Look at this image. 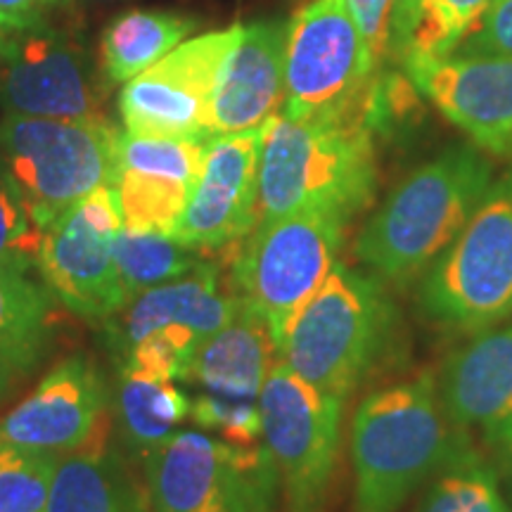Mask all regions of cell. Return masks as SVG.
I'll return each mask as SVG.
<instances>
[{
	"label": "cell",
	"mask_w": 512,
	"mask_h": 512,
	"mask_svg": "<svg viewBox=\"0 0 512 512\" xmlns=\"http://www.w3.org/2000/svg\"><path fill=\"white\" fill-rule=\"evenodd\" d=\"M119 136L110 119L8 114L0 124V169L46 230L91 192L105 185L114 188Z\"/></svg>",
	"instance_id": "277c9868"
},
{
	"label": "cell",
	"mask_w": 512,
	"mask_h": 512,
	"mask_svg": "<svg viewBox=\"0 0 512 512\" xmlns=\"http://www.w3.org/2000/svg\"><path fill=\"white\" fill-rule=\"evenodd\" d=\"M491 188V164L472 147H451L396 188L356 242L377 275L406 283L425 271L475 214Z\"/></svg>",
	"instance_id": "7a4b0ae2"
},
{
	"label": "cell",
	"mask_w": 512,
	"mask_h": 512,
	"mask_svg": "<svg viewBox=\"0 0 512 512\" xmlns=\"http://www.w3.org/2000/svg\"><path fill=\"white\" fill-rule=\"evenodd\" d=\"M453 55H512V0H496Z\"/></svg>",
	"instance_id": "1f68e13d"
},
{
	"label": "cell",
	"mask_w": 512,
	"mask_h": 512,
	"mask_svg": "<svg viewBox=\"0 0 512 512\" xmlns=\"http://www.w3.org/2000/svg\"><path fill=\"white\" fill-rule=\"evenodd\" d=\"M261 437L290 512H323L339 448L342 401L275 361L259 394Z\"/></svg>",
	"instance_id": "30bf717a"
},
{
	"label": "cell",
	"mask_w": 512,
	"mask_h": 512,
	"mask_svg": "<svg viewBox=\"0 0 512 512\" xmlns=\"http://www.w3.org/2000/svg\"><path fill=\"white\" fill-rule=\"evenodd\" d=\"M268 325L240 302L235 316L192 354L183 380L202 394L233 403H259L261 387L278 361Z\"/></svg>",
	"instance_id": "ffe728a7"
},
{
	"label": "cell",
	"mask_w": 512,
	"mask_h": 512,
	"mask_svg": "<svg viewBox=\"0 0 512 512\" xmlns=\"http://www.w3.org/2000/svg\"><path fill=\"white\" fill-rule=\"evenodd\" d=\"M406 72L479 147L512 150V55H448L406 64Z\"/></svg>",
	"instance_id": "e0dca14e"
},
{
	"label": "cell",
	"mask_w": 512,
	"mask_h": 512,
	"mask_svg": "<svg viewBox=\"0 0 512 512\" xmlns=\"http://www.w3.org/2000/svg\"><path fill=\"white\" fill-rule=\"evenodd\" d=\"M434 318L486 328L512 313V174L486 190L475 214L422 287Z\"/></svg>",
	"instance_id": "9c48e42d"
},
{
	"label": "cell",
	"mask_w": 512,
	"mask_h": 512,
	"mask_svg": "<svg viewBox=\"0 0 512 512\" xmlns=\"http://www.w3.org/2000/svg\"><path fill=\"white\" fill-rule=\"evenodd\" d=\"M114 264L126 302L152 287L185 278L200 271V252L183 247L171 235L147 233V230L121 228L114 240Z\"/></svg>",
	"instance_id": "4316f807"
},
{
	"label": "cell",
	"mask_w": 512,
	"mask_h": 512,
	"mask_svg": "<svg viewBox=\"0 0 512 512\" xmlns=\"http://www.w3.org/2000/svg\"><path fill=\"white\" fill-rule=\"evenodd\" d=\"M107 437V389L86 356L55 366L19 406L0 418V444L64 456L102 446Z\"/></svg>",
	"instance_id": "9a60e30c"
},
{
	"label": "cell",
	"mask_w": 512,
	"mask_h": 512,
	"mask_svg": "<svg viewBox=\"0 0 512 512\" xmlns=\"http://www.w3.org/2000/svg\"><path fill=\"white\" fill-rule=\"evenodd\" d=\"M124 228L117 188H98L43 233L38 271L57 302L83 318H110L126 304L114 240Z\"/></svg>",
	"instance_id": "8fae6325"
},
{
	"label": "cell",
	"mask_w": 512,
	"mask_h": 512,
	"mask_svg": "<svg viewBox=\"0 0 512 512\" xmlns=\"http://www.w3.org/2000/svg\"><path fill=\"white\" fill-rule=\"evenodd\" d=\"M48 512H152L147 486L105 444L57 460Z\"/></svg>",
	"instance_id": "7402d4cb"
},
{
	"label": "cell",
	"mask_w": 512,
	"mask_h": 512,
	"mask_svg": "<svg viewBox=\"0 0 512 512\" xmlns=\"http://www.w3.org/2000/svg\"><path fill=\"white\" fill-rule=\"evenodd\" d=\"M117 411L128 446L140 458L174 437L176 427L190 418V401L174 380L121 370Z\"/></svg>",
	"instance_id": "484cf974"
},
{
	"label": "cell",
	"mask_w": 512,
	"mask_h": 512,
	"mask_svg": "<svg viewBox=\"0 0 512 512\" xmlns=\"http://www.w3.org/2000/svg\"><path fill=\"white\" fill-rule=\"evenodd\" d=\"M190 418L200 427L216 430L230 444H256L261 437L259 403H233L200 394L190 401Z\"/></svg>",
	"instance_id": "4dcf8cb0"
},
{
	"label": "cell",
	"mask_w": 512,
	"mask_h": 512,
	"mask_svg": "<svg viewBox=\"0 0 512 512\" xmlns=\"http://www.w3.org/2000/svg\"><path fill=\"white\" fill-rule=\"evenodd\" d=\"M238 306V294L223 292L219 273L202 266L185 278L145 290L121 306L119 320L112 325L114 347L124 356L147 335H162L190 361L204 339L235 316Z\"/></svg>",
	"instance_id": "ac0fdd59"
},
{
	"label": "cell",
	"mask_w": 512,
	"mask_h": 512,
	"mask_svg": "<svg viewBox=\"0 0 512 512\" xmlns=\"http://www.w3.org/2000/svg\"><path fill=\"white\" fill-rule=\"evenodd\" d=\"M394 3L396 0H349L358 29L366 38V46L377 64L387 55L389 15H392Z\"/></svg>",
	"instance_id": "d6a6232c"
},
{
	"label": "cell",
	"mask_w": 512,
	"mask_h": 512,
	"mask_svg": "<svg viewBox=\"0 0 512 512\" xmlns=\"http://www.w3.org/2000/svg\"><path fill=\"white\" fill-rule=\"evenodd\" d=\"M441 408L453 427H484L512 413V325L482 330L448 358Z\"/></svg>",
	"instance_id": "44dd1931"
},
{
	"label": "cell",
	"mask_w": 512,
	"mask_h": 512,
	"mask_svg": "<svg viewBox=\"0 0 512 512\" xmlns=\"http://www.w3.org/2000/svg\"><path fill=\"white\" fill-rule=\"evenodd\" d=\"M15 377H17L15 370H12L8 363H5L3 358H0V399H3V396L8 394L10 384H12V380H15Z\"/></svg>",
	"instance_id": "d590c367"
},
{
	"label": "cell",
	"mask_w": 512,
	"mask_h": 512,
	"mask_svg": "<svg viewBox=\"0 0 512 512\" xmlns=\"http://www.w3.org/2000/svg\"><path fill=\"white\" fill-rule=\"evenodd\" d=\"M415 512H512L496 472L472 448L441 467Z\"/></svg>",
	"instance_id": "83f0119b"
},
{
	"label": "cell",
	"mask_w": 512,
	"mask_h": 512,
	"mask_svg": "<svg viewBox=\"0 0 512 512\" xmlns=\"http://www.w3.org/2000/svg\"><path fill=\"white\" fill-rule=\"evenodd\" d=\"M43 230L29 214L15 185L0 169V266L29 273L38 264Z\"/></svg>",
	"instance_id": "f546056e"
},
{
	"label": "cell",
	"mask_w": 512,
	"mask_h": 512,
	"mask_svg": "<svg viewBox=\"0 0 512 512\" xmlns=\"http://www.w3.org/2000/svg\"><path fill=\"white\" fill-rule=\"evenodd\" d=\"M448 425L430 377L370 394L351 432L354 512H399L427 477L467 451Z\"/></svg>",
	"instance_id": "3957f363"
},
{
	"label": "cell",
	"mask_w": 512,
	"mask_h": 512,
	"mask_svg": "<svg viewBox=\"0 0 512 512\" xmlns=\"http://www.w3.org/2000/svg\"><path fill=\"white\" fill-rule=\"evenodd\" d=\"M261 128L209 136L200 181L171 238L195 252L238 249L259 223Z\"/></svg>",
	"instance_id": "5bb4252c"
},
{
	"label": "cell",
	"mask_w": 512,
	"mask_h": 512,
	"mask_svg": "<svg viewBox=\"0 0 512 512\" xmlns=\"http://www.w3.org/2000/svg\"><path fill=\"white\" fill-rule=\"evenodd\" d=\"M387 304L370 278L332 266L280 339L278 356L318 392L342 401L380 354Z\"/></svg>",
	"instance_id": "5b68a950"
},
{
	"label": "cell",
	"mask_w": 512,
	"mask_h": 512,
	"mask_svg": "<svg viewBox=\"0 0 512 512\" xmlns=\"http://www.w3.org/2000/svg\"><path fill=\"white\" fill-rule=\"evenodd\" d=\"M304 3H309V0H304Z\"/></svg>",
	"instance_id": "8d00e7d4"
},
{
	"label": "cell",
	"mask_w": 512,
	"mask_h": 512,
	"mask_svg": "<svg viewBox=\"0 0 512 512\" xmlns=\"http://www.w3.org/2000/svg\"><path fill=\"white\" fill-rule=\"evenodd\" d=\"M0 102L19 117L107 119L91 57L50 24L0 34Z\"/></svg>",
	"instance_id": "4fadbf2b"
},
{
	"label": "cell",
	"mask_w": 512,
	"mask_h": 512,
	"mask_svg": "<svg viewBox=\"0 0 512 512\" xmlns=\"http://www.w3.org/2000/svg\"><path fill=\"white\" fill-rule=\"evenodd\" d=\"M195 29V19L176 12L136 10L107 27L100 46L107 83H126L169 55Z\"/></svg>",
	"instance_id": "d4e9b609"
},
{
	"label": "cell",
	"mask_w": 512,
	"mask_h": 512,
	"mask_svg": "<svg viewBox=\"0 0 512 512\" xmlns=\"http://www.w3.org/2000/svg\"><path fill=\"white\" fill-rule=\"evenodd\" d=\"M496 0H396L389 15L387 53L403 67L453 55Z\"/></svg>",
	"instance_id": "603a6c76"
},
{
	"label": "cell",
	"mask_w": 512,
	"mask_h": 512,
	"mask_svg": "<svg viewBox=\"0 0 512 512\" xmlns=\"http://www.w3.org/2000/svg\"><path fill=\"white\" fill-rule=\"evenodd\" d=\"M53 292L29 273L0 266V358L15 373L41 361L53 328Z\"/></svg>",
	"instance_id": "cb8c5ba5"
},
{
	"label": "cell",
	"mask_w": 512,
	"mask_h": 512,
	"mask_svg": "<svg viewBox=\"0 0 512 512\" xmlns=\"http://www.w3.org/2000/svg\"><path fill=\"white\" fill-rule=\"evenodd\" d=\"M152 512H268L278 472L266 446L176 432L145 460Z\"/></svg>",
	"instance_id": "ba28073f"
},
{
	"label": "cell",
	"mask_w": 512,
	"mask_h": 512,
	"mask_svg": "<svg viewBox=\"0 0 512 512\" xmlns=\"http://www.w3.org/2000/svg\"><path fill=\"white\" fill-rule=\"evenodd\" d=\"M370 114H273L261 126L259 221L302 209H328L351 219L366 207L375 188Z\"/></svg>",
	"instance_id": "6da1fadb"
},
{
	"label": "cell",
	"mask_w": 512,
	"mask_h": 512,
	"mask_svg": "<svg viewBox=\"0 0 512 512\" xmlns=\"http://www.w3.org/2000/svg\"><path fill=\"white\" fill-rule=\"evenodd\" d=\"M207 138H152L121 133L117 188L128 230L171 235L200 181Z\"/></svg>",
	"instance_id": "2e32d148"
},
{
	"label": "cell",
	"mask_w": 512,
	"mask_h": 512,
	"mask_svg": "<svg viewBox=\"0 0 512 512\" xmlns=\"http://www.w3.org/2000/svg\"><path fill=\"white\" fill-rule=\"evenodd\" d=\"M287 24L256 22L223 64L209 110V136L256 131L285 105Z\"/></svg>",
	"instance_id": "d6986e66"
},
{
	"label": "cell",
	"mask_w": 512,
	"mask_h": 512,
	"mask_svg": "<svg viewBox=\"0 0 512 512\" xmlns=\"http://www.w3.org/2000/svg\"><path fill=\"white\" fill-rule=\"evenodd\" d=\"M242 27L190 38L126 81L119 112L126 133L152 138H209V110Z\"/></svg>",
	"instance_id": "7c38bea8"
},
{
	"label": "cell",
	"mask_w": 512,
	"mask_h": 512,
	"mask_svg": "<svg viewBox=\"0 0 512 512\" xmlns=\"http://www.w3.org/2000/svg\"><path fill=\"white\" fill-rule=\"evenodd\" d=\"M60 456L0 444V512H48Z\"/></svg>",
	"instance_id": "f1b7e54d"
},
{
	"label": "cell",
	"mask_w": 512,
	"mask_h": 512,
	"mask_svg": "<svg viewBox=\"0 0 512 512\" xmlns=\"http://www.w3.org/2000/svg\"><path fill=\"white\" fill-rule=\"evenodd\" d=\"M486 441H489L491 451H494L498 472H501L503 482L508 484L512 496V413L486 430Z\"/></svg>",
	"instance_id": "e575fe53"
},
{
	"label": "cell",
	"mask_w": 512,
	"mask_h": 512,
	"mask_svg": "<svg viewBox=\"0 0 512 512\" xmlns=\"http://www.w3.org/2000/svg\"><path fill=\"white\" fill-rule=\"evenodd\" d=\"M347 216L302 209L261 219L235 254L233 285L247 309L268 325L275 347L335 266Z\"/></svg>",
	"instance_id": "8992f818"
},
{
	"label": "cell",
	"mask_w": 512,
	"mask_h": 512,
	"mask_svg": "<svg viewBox=\"0 0 512 512\" xmlns=\"http://www.w3.org/2000/svg\"><path fill=\"white\" fill-rule=\"evenodd\" d=\"M377 69L349 0H309L287 24L283 112L294 119L373 112Z\"/></svg>",
	"instance_id": "52a82bcc"
},
{
	"label": "cell",
	"mask_w": 512,
	"mask_h": 512,
	"mask_svg": "<svg viewBox=\"0 0 512 512\" xmlns=\"http://www.w3.org/2000/svg\"><path fill=\"white\" fill-rule=\"evenodd\" d=\"M64 0H0V34L48 24Z\"/></svg>",
	"instance_id": "836d02e7"
}]
</instances>
